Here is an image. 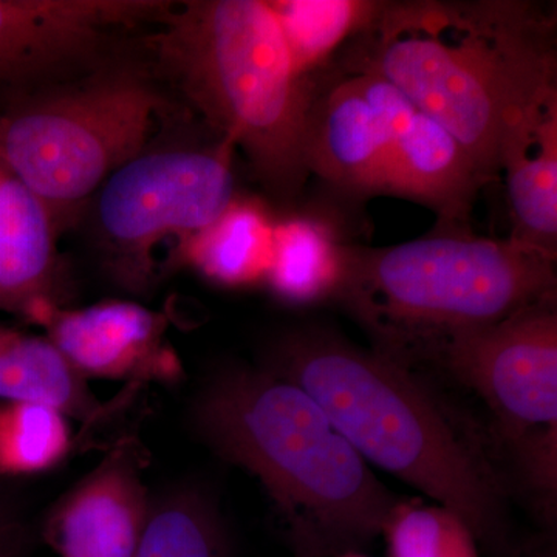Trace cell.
<instances>
[{
  "label": "cell",
  "instance_id": "6da1fadb",
  "mask_svg": "<svg viewBox=\"0 0 557 557\" xmlns=\"http://www.w3.org/2000/svg\"><path fill=\"white\" fill-rule=\"evenodd\" d=\"M329 69L386 79L496 182L509 120L557 81L556 17L525 0L381 2Z\"/></svg>",
  "mask_w": 557,
  "mask_h": 557
},
{
  "label": "cell",
  "instance_id": "7a4b0ae2",
  "mask_svg": "<svg viewBox=\"0 0 557 557\" xmlns=\"http://www.w3.org/2000/svg\"><path fill=\"white\" fill-rule=\"evenodd\" d=\"M263 369L306 391L369 467L456 512L486 548L505 547L504 480L417 372L322 327L282 335Z\"/></svg>",
  "mask_w": 557,
  "mask_h": 557
},
{
  "label": "cell",
  "instance_id": "3957f363",
  "mask_svg": "<svg viewBox=\"0 0 557 557\" xmlns=\"http://www.w3.org/2000/svg\"><path fill=\"white\" fill-rule=\"evenodd\" d=\"M193 423L205 445L262 483L299 557L357 553L405 500L306 391L267 369L219 370L194 403Z\"/></svg>",
  "mask_w": 557,
  "mask_h": 557
},
{
  "label": "cell",
  "instance_id": "277c9868",
  "mask_svg": "<svg viewBox=\"0 0 557 557\" xmlns=\"http://www.w3.org/2000/svg\"><path fill=\"white\" fill-rule=\"evenodd\" d=\"M148 38L160 67L218 137L247 157L263 189L296 205L310 177L314 81L289 60L267 0L171 5Z\"/></svg>",
  "mask_w": 557,
  "mask_h": 557
},
{
  "label": "cell",
  "instance_id": "5b68a950",
  "mask_svg": "<svg viewBox=\"0 0 557 557\" xmlns=\"http://www.w3.org/2000/svg\"><path fill=\"white\" fill-rule=\"evenodd\" d=\"M556 260L509 239L442 228L394 247L351 245L336 299L373 350L410 370L445 341L556 298Z\"/></svg>",
  "mask_w": 557,
  "mask_h": 557
},
{
  "label": "cell",
  "instance_id": "8992f818",
  "mask_svg": "<svg viewBox=\"0 0 557 557\" xmlns=\"http://www.w3.org/2000/svg\"><path fill=\"white\" fill-rule=\"evenodd\" d=\"M171 104L139 72L110 69L0 104V160L58 222L149 148Z\"/></svg>",
  "mask_w": 557,
  "mask_h": 557
},
{
  "label": "cell",
  "instance_id": "52a82bcc",
  "mask_svg": "<svg viewBox=\"0 0 557 557\" xmlns=\"http://www.w3.org/2000/svg\"><path fill=\"white\" fill-rule=\"evenodd\" d=\"M493 413L520 482L545 518L557 496V296L454 336L429 357Z\"/></svg>",
  "mask_w": 557,
  "mask_h": 557
},
{
  "label": "cell",
  "instance_id": "ba28073f",
  "mask_svg": "<svg viewBox=\"0 0 557 557\" xmlns=\"http://www.w3.org/2000/svg\"><path fill=\"white\" fill-rule=\"evenodd\" d=\"M234 148L146 149L113 172L95 194V231L106 267L121 287L141 293L156 278L157 249L180 247L208 228L237 196Z\"/></svg>",
  "mask_w": 557,
  "mask_h": 557
},
{
  "label": "cell",
  "instance_id": "9c48e42d",
  "mask_svg": "<svg viewBox=\"0 0 557 557\" xmlns=\"http://www.w3.org/2000/svg\"><path fill=\"white\" fill-rule=\"evenodd\" d=\"M416 109L380 76L325 70L307 129L310 175L350 199L383 196L395 139Z\"/></svg>",
  "mask_w": 557,
  "mask_h": 557
},
{
  "label": "cell",
  "instance_id": "30bf717a",
  "mask_svg": "<svg viewBox=\"0 0 557 557\" xmlns=\"http://www.w3.org/2000/svg\"><path fill=\"white\" fill-rule=\"evenodd\" d=\"M170 2L156 0H0V94L84 64L113 32L159 24Z\"/></svg>",
  "mask_w": 557,
  "mask_h": 557
},
{
  "label": "cell",
  "instance_id": "8fae6325",
  "mask_svg": "<svg viewBox=\"0 0 557 557\" xmlns=\"http://www.w3.org/2000/svg\"><path fill=\"white\" fill-rule=\"evenodd\" d=\"M24 318L46 332L70 368L84 380L126 381L127 386L177 383L183 366L166 338L164 314L129 300L84 309L40 300Z\"/></svg>",
  "mask_w": 557,
  "mask_h": 557
},
{
  "label": "cell",
  "instance_id": "7c38bea8",
  "mask_svg": "<svg viewBox=\"0 0 557 557\" xmlns=\"http://www.w3.org/2000/svg\"><path fill=\"white\" fill-rule=\"evenodd\" d=\"M145 468L141 443L120 438L54 502L44 520L46 544L60 557H135L152 507Z\"/></svg>",
  "mask_w": 557,
  "mask_h": 557
},
{
  "label": "cell",
  "instance_id": "4fadbf2b",
  "mask_svg": "<svg viewBox=\"0 0 557 557\" xmlns=\"http://www.w3.org/2000/svg\"><path fill=\"white\" fill-rule=\"evenodd\" d=\"M507 183L508 239L557 259V81L509 120L497 149Z\"/></svg>",
  "mask_w": 557,
  "mask_h": 557
},
{
  "label": "cell",
  "instance_id": "5bb4252c",
  "mask_svg": "<svg viewBox=\"0 0 557 557\" xmlns=\"http://www.w3.org/2000/svg\"><path fill=\"white\" fill-rule=\"evenodd\" d=\"M486 185L457 138L416 109L395 139L384 194L431 208L442 228L468 230L472 205Z\"/></svg>",
  "mask_w": 557,
  "mask_h": 557
},
{
  "label": "cell",
  "instance_id": "9a60e30c",
  "mask_svg": "<svg viewBox=\"0 0 557 557\" xmlns=\"http://www.w3.org/2000/svg\"><path fill=\"white\" fill-rule=\"evenodd\" d=\"M57 230L49 207L11 174L0 200V311L62 304Z\"/></svg>",
  "mask_w": 557,
  "mask_h": 557
},
{
  "label": "cell",
  "instance_id": "2e32d148",
  "mask_svg": "<svg viewBox=\"0 0 557 557\" xmlns=\"http://www.w3.org/2000/svg\"><path fill=\"white\" fill-rule=\"evenodd\" d=\"M350 248L332 212L289 209L277 214L273 260L263 285L288 306L335 300L346 276Z\"/></svg>",
  "mask_w": 557,
  "mask_h": 557
},
{
  "label": "cell",
  "instance_id": "e0dca14e",
  "mask_svg": "<svg viewBox=\"0 0 557 557\" xmlns=\"http://www.w3.org/2000/svg\"><path fill=\"white\" fill-rule=\"evenodd\" d=\"M277 214L258 197L237 194L208 228L175 251L180 265L225 288L265 284Z\"/></svg>",
  "mask_w": 557,
  "mask_h": 557
},
{
  "label": "cell",
  "instance_id": "ac0fdd59",
  "mask_svg": "<svg viewBox=\"0 0 557 557\" xmlns=\"http://www.w3.org/2000/svg\"><path fill=\"white\" fill-rule=\"evenodd\" d=\"M0 399L39 401L61 409L84 428L106 423L121 405L102 403L46 336L0 325Z\"/></svg>",
  "mask_w": 557,
  "mask_h": 557
},
{
  "label": "cell",
  "instance_id": "d6986e66",
  "mask_svg": "<svg viewBox=\"0 0 557 557\" xmlns=\"http://www.w3.org/2000/svg\"><path fill=\"white\" fill-rule=\"evenodd\" d=\"M296 73L314 81L339 51L369 27L376 0H267Z\"/></svg>",
  "mask_w": 557,
  "mask_h": 557
},
{
  "label": "cell",
  "instance_id": "ffe728a7",
  "mask_svg": "<svg viewBox=\"0 0 557 557\" xmlns=\"http://www.w3.org/2000/svg\"><path fill=\"white\" fill-rule=\"evenodd\" d=\"M135 557H231L228 530L214 498L185 486L152 502Z\"/></svg>",
  "mask_w": 557,
  "mask_h": 557
},
{
  "label": "cell",
  "instance_id": "44dd1931",
  "mask_svg": "<svg viewBox=\"0 0 557 557\" xmlns=\"http://www.w3.org/2000/svg\"><path fill=\"white\" fill-rule=\"evenodd\" d=\"M73 446L70 418L47 403L9 401L0 408V478L50 471Z\"/></svg>",
  "mask_w": 557,
  "mask_h": 557
},
{
  "label": "cell",
  "instance_id": "7402d4cb",
  "mask_svg": "<svg viewBox=\"0 0 557 557\" xmlns=\"http://www.w3.org/2000/svg\"><path fill=\"white\" fill-rule=\"evenodd\" d=\"M383 534L391 557H479L474 533L456 512L437 504L403 500Z\"/></svg>",
  "mask_w": 557,
  "mask_h": 557
},
{
  "label": "cell",
  "instance_id": "603a6c76",
  "mask_svg": "<svg viewBox=\"0 0 557 557\" xmlns=\"http://www.w3.org/2000/svg\"><path fill=\"white\" fill-rule=\"evenodd\" d=\"M27 541V530L17 512L0 497V557H16Z\"/></svg>",
  "mask_w": 557,
  "mask_h": 557
},
{
  "label": "cell",
  "instance_id": "cb8c5ba5",
  "mask_svg": "<svg viewBox=\"0 0 557 557\" xmlns=\"http://www.w3.org/2000/svg\"><path fill=\"white\" fill-rule=\"evenodd\" d=\"M519 557H557L555 542H541L525 549Z\"/></svg>",
  "mask_w": 557,
  "mask_h": 557
},
{
  "label": "cell",
  "instance_id": "d4e9b609",
  "mask_svg": "<svg viewBox=\"0 0 557 557\" xmlns=\"http://www.w3.org/2000/svg\"><path fill=\"white\" fill-rule=\"evenodd\" d=\"M341 557H366V556L358 555V553H348V555H344V556H341Z\"/></svg>",
  "mask_w": 557,
  "mask_h": 557
}]
</instances>
